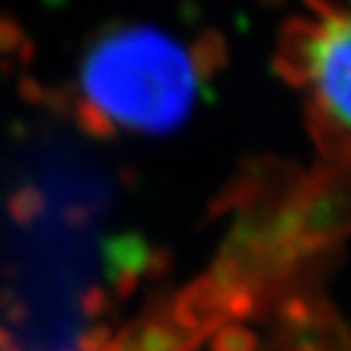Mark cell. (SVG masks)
<instances>
[{"instance_id": "7a4b0ae2", "label": "cell", "mask_w": 351, "mask_h": 351, "mask_svg": "<svg viewBox=\"0 0 351 351\" xmlns=\"http://www.w3.org/2000/svg\"><path fill=\"white\" fill-rule=\"evenodd\" d=\"M349 16L330 3H313L294 16L278 47L281 73L310 97L320 146L341 162L349 141Z\"/></svg>"}, {"instance_id": "6da1fadb", "label": "cell", "mask_w": 351, "mask_h": 351, "mask_svg": "<svg viewBox=\"0 0 351 351\" xmlns=\"http://www.w3.org/2000/svg\"><path fill=\"white\" fill-rule=\"evenodd\" d=\"M203 78L185 45L151 26L101 34L81 63V94L125 133H172L193 112Z\"/></svg>"}]
</instances>
